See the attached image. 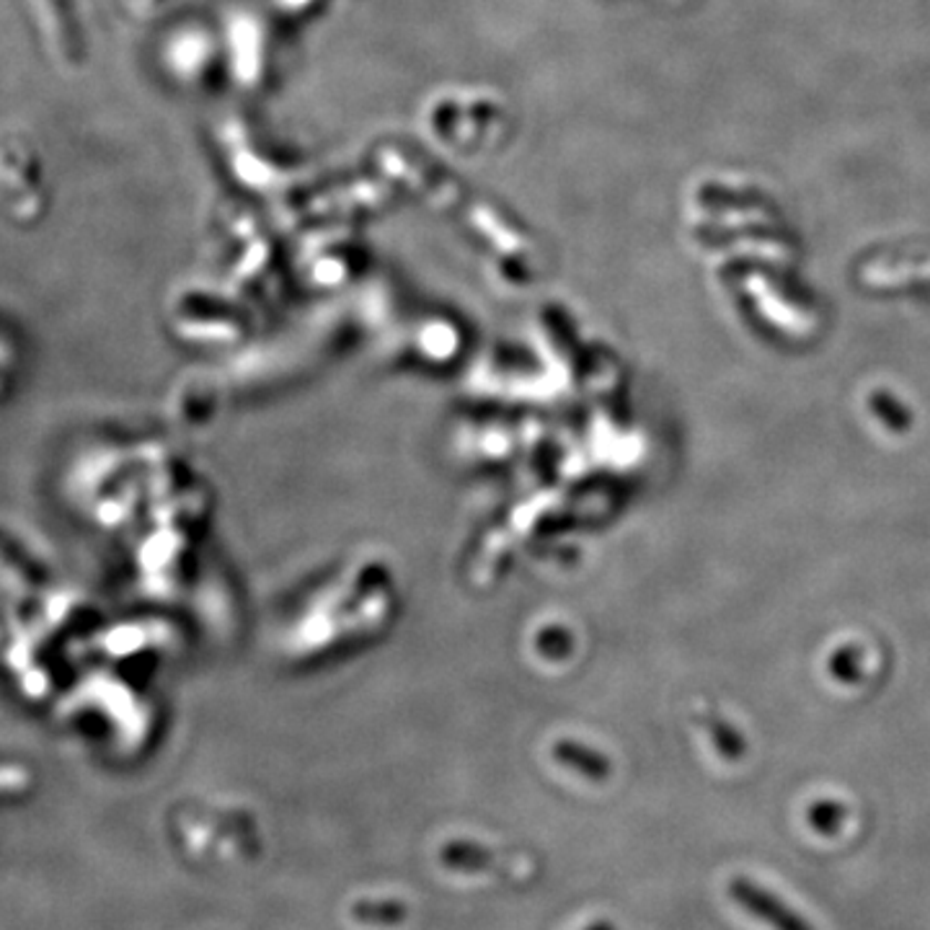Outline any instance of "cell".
<instances>
[{
	"instance_id": "cell-1",
	"label": "cell",
	"mask_w": 930,
	"mask_h": 930,
	"mask_svg": "<svg viewBox=\"0 0 930 930\" xmlns=\"http://www.w3.org/2000/svg\"><path fill=\"white\" fill-rule=\"evenodd\" d=\"M732 897L744 910H750L755 918L765 920L767 926H773L775 930H812L798 914L790 912L786 905L778 902V899L767 895L765 889H760L757 884H752L750 879H734Z\"/></svg>"
}]
</instances>
